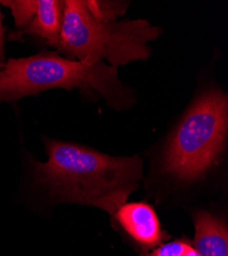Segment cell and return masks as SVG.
I'll return each mask as SVG.
<instances>
[{
	"instance_id": "6da1fadb",
	"label": "cell",
	"mask_w": 228,
	"mask_h": 256,
	"mask_svg": "<svg viewBox=\"0 0 228 256\" xmlns=\"http://www.w3.org/2000/svg\"><path fill=\"white\" fill-rule=\"evenodd\" d=\"M46 162L32 161L34 182L52 201L94 206L114 216L141 178L139 157H112L83 146L44 138Z\"/></svg>"
},
{
	"instance_id": "7a4b0ae2",
	"label": "cell",
	"mask_w": 228,
	"mask_h": 256,
	"mask_svg": "<svg viewBox=\"0 0 228 256\" xmlns=\"http://www.w3.org/2000/svg\"><path fill=\"white\" fill-rule=\"evenodd\" d=\"M53 88L96 92L116 110L133 102V94L119 80L117 68L102 62L75 60L57 52H41L9 58L0 71V102H14Z\"/></svg>"
},
{
	"instance_id": "3957f363",
	"label": "cell",
	"mask_w": 228,
	"mask_h": 256,
	"mask_svg": "<svg viewBox=\"0 0 228 256\" xmlns=\"http://www.w3.org/2000/svg\"><path fill=\"white\" fill-rule=\"evenodd\" d=\"M161 33L160 27L147 20L102 18L92 12L87 0H67L56 50L71 60H107L109 66L117 68L148 60L149 42Z\"/></svg>"
},
{
	"instance_id": "277c9868",
	"label": "cell",
	"mask_w": 228,
	"mask_h": 256,
	"mask_svg": "<svg viewBox=\"0 0 228 256\" xmlns=\"http://www.w3.org/2000/svg\"><path fill=\"white\" fill-rule=\"evenodd\" d=\"M227 96L218 90L201 94L170 136L164 170L179 182H194L216 164L226 144Z\"/></svg>"
},
{
	"instance_id": "5b68a950",
	"label": "cell",
	"mask_w": 228,
	"mask_h": 256,
	"mask_svg": "<svg viewBox=\"0 0 228 256\" xmlns=\"http://www.w3.org/2000/svg\"><path fill=\"white\" fill-rule=\"evenodd\" d=\"M131 238L146 247H156L166 239L155 209L143 202L123 204L114 214Z\"/></svg>"
},
{
	"instance_id": "8992f818",
	"label": "cell",
	"mask_w": 228,
	"mask_h": 256,
	"mask_svg": "<svg viewBox=\"0 0 228 256\" xmlns=\"http://www.w3.org/2000/svg\"><path fill=\"white\" fill-rule=\"evenodd\" d=\"M64 8L65 2L38 0L37 12L31 23L23 31L12 32L10 39L17 40L24 34L33 35L43 39L47 46L56 48L63 24Z\"/></svg>"
},
{
	"instance_id": "52a82bcc",
	"label": "cell",
	"mask_w": 228,
	"mask_h": 256,
	"mask_svg": "<svg viewBox=\"0 0 228 256\" xmlns=\"http://www.w3.org/2000/svg\"><path fill=\"white\" fill-rule=\"evenodd\" d=\"M195 244L200 256H228L226 224L208 211H196Z\"/></svg>"
},
{
	"instance_id": "ba28073f",
	"label": "cell",
	"mask_w": 228,
	"mask_h": 256,
	"mask_svg": "<svg viewBox=\"0 0 228 256\" xmlns=\"http://www.w3.org/2000/svg\"><path fill=\"white\" fill-rule=\"evenodd\" d=\"M0 6L10 10L16 29L14 33H17L23 31L31 23L37 12L38 0H2L0 2Z\"/></svg>"
},
{
	"instance_id": "9c48e42d",
	"label": "cell",
	"mask_w": 228,
	"mask_h": 256,
	"mask_svg": "<svg viewBox=\"0 0 228 256\" xmlns=\"http://www.w3.org/2000/svg\"><path fill=\"white\" fill-rule=\"evenodd\" d=\"M191 245L184 241H173L161 245L144 256H180Z\"/></svg>"
},
{
	"instance_id": "30bf717a",
	"label": "cell",
	"mask_w": 228,
	"mask_h": 256,
	"mask_svg": "<svg viewBox=\"0 0 228 256\" xmlns=\"http://www.w3.org/2000/svg\"><path fill=\"white\" fill-rule=\"evenodd\" d=\"M2 20H3V14L1 12V10H0V71L4 68L6 64L5 50H4L5 35H4V27L2 24Z\"/></svg>"
},
{
	"instance_id": "8fae6325",
	"label": "cell",
	"mask_w": 228,
	"mask_h": 256,
	"mask_svg": "<svg viewBox=\"0 0 228 256\" xmlns=\"http://www.w3.org/2000/svg\"><path fill=\"white\" fill-rule=\"evenodd\" d=\"M180 256H200V254L197 252L196 249H194L192 246H190Z\"/></svg>"
}]
</instances>
